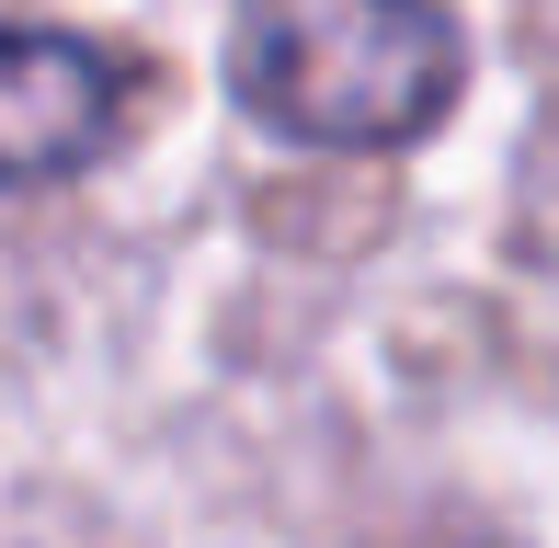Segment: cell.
Instances as JSON below:
<instances>
[{"label":"cell","instance_id":"1","mask_svg":"<svg viewBox=\"0 0 559 548\" xmlns=\"http://www.w3.org/2000/svg\"><path fill=\"white\" fill-rule=\"evenodd\" d=\"M456 81L468 46L435 0H228V92L286 148H412Z\"/></svg>","mask_w":559,"mask_h":548},{"label":"cell","instance_id":"2","mask_svg":"<svg viewBox=\"0 0 559 548\" xmlns=\"http://www.w3.org/2000/svg\"><path fill=\"white\" fill-rule=\"evenodd\" d=\"M126 138V58L92 35L0 23V194L69 183Z\"/></svg>","mask_w":559,"mask_h":548}]
</instances>
